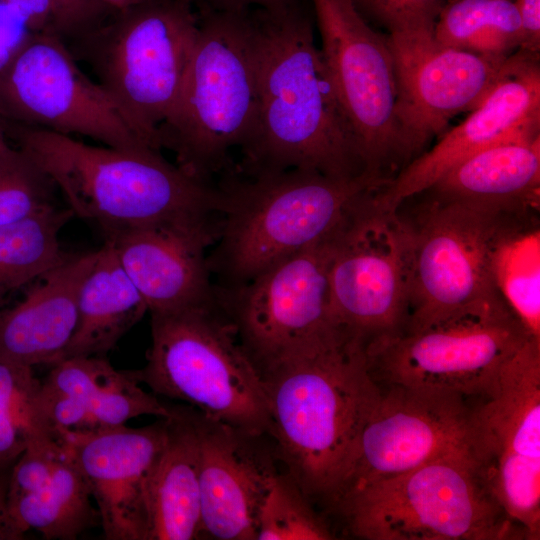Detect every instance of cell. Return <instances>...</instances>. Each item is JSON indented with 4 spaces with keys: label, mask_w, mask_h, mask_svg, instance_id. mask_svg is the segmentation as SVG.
Returning a JSON list of instances; mask_svg holds the SVG:
<instances>
[{
    "label": "cell",
    "mask_w": 540,
    "mask_h": 540,
    "mask_svg": "<svg viewBox=\"0 0 540 540\" xmlns=\"http://www.w3.org/2000/svg\"><path fill=\"white\" fill-rule=\"evenodd\" d=\"M247 24L257 112L235 169L302 168L337 179L369 173L315 43L310 0L279 11L247 9Z\"/></svg>",
    "instance_id": "cell-1"
},
{
    "label": "cell",
    "mask_w": 540,
    "mask_h": 540,
    "mask_svg": "<svg viewBox=\"0 0 540 540\" xmlns=\"http://www.w3.org/2000/svg\"><path fill=\"white\" fill-rule=\"evenodd\" d=\"M260 372L288 475L309 499L334 507L381 393L364 343L335 330Z\"/></svg>",
    "instance_id": "cell-2"
},
{
    "label": "cell",
    "mask_w": 540,
    "mask_h": 540,
    "mask_svg": "<svg viewBox=\"0 0 540 540\" xmlns=\"http://www.w3.org/2000/svg\"><path fill=\"white\" fill-rule=\"evenodd\" d=\"M7 137L49 176L74 216L103 234L164 223H220L215 183L168 162L159 150L97 147L47 129L3 121Z\"/></svg>",
    "instance_id": "cell-3"
},
{
    "label": "cell",
    "mask_w": 540,
    "mask_h": 540,
    "mask_svg": "<svg viewBox=\"0 0 540 540\" xmlns=\"http://www.w3.org/2000/svg\"><path fill=\"white\" fill-rule=\"evenodd\" d=\"M219 177L220 226L208 263L227 289L335 237L386 183L369 173L337 179L302 168L246 175L234 165Z\"/></svg>",
    "instance_id": "cell-4"
},
{
    "label": "cell",
    "mask_w": 540,
    "mask_h": 540,
    "mask_svg": "<svg viewBox=\"0 0 540 540\" xmlns=\"http://www.w3.org/2000/svg\"><path fill=\"white\" fill-rule=\"evenodd\" d=\"M198 32L179 97L158 136L176 164L214 183L234 164L230 152L249 140L256 119L257 88L247 9L198 8Z\"/></svg>",
    "instance_id": "cell-5"
},
{
    "label": "cell",
    "mask_w": 540,
    "mask_h": 540,
    "mask_svg": "<svg viewBox=\"0 0 540 540\" xmlns=\"http://www.w3.org/2000/svg\"><path fill=\"white\" fill-rule=\"evenodd\" d=\"M218 298L151 313V347L142 369L129 370L155 395L188 403L203 416L254 436L271 420L262 374Z\"/></svg>",
    "instance_id": "cell-6"
},
{
    "label": "cell",
    "mask_w": 540,
    "mask_h": 540,
    "mask_svg": "<svg viewBox=\"0 0 540 540\" xmlns=\"http://www.w3.org/2000/svg\"><path fill=\"white\" fill-rule=\"evenodd\" d=\"M348 531L366 540L526 539L469 452L373 482L339 501Z\"/></svg>",
    "instance_id": "cell-7"
},
{
    "label": "cell",
    "mask_w": 540,
    "mask_h": 540,
    "mask_svg": "<svg viewBox=\"0 0 540 540\" xmlns=\"http://www.w3.org/2000/svg\"><path fill=\"white\" fill-rule=\"evenodd\" d=\"M193 0H142L78 43L120 112L150 146L180 94L198 32Z\"/></svg>",
    "instance_id": "cell-8"
},
{
    "label": "cell",
    "mask_w": 540,
    "mask_h": 540,
    "mask_svg": "<svg viewBox=\"0 0 540 540\" xmlns=\"http://www.w3.org/2000/svg\"><path fill=\"white\" fill-rule=\"evenodd\" d=\"M421 193L426 199L417 214L408 217L395 209L407 267L408 317L403 331L499 294L492 275L494 248L516 219L539 212L504 211Z\"/></svg>",
    "instance_id": "cell-9"
},
{
    "label": "cell",
    "mask_w": 540,
    "mask_h": 540,
    "mask_svg": "<svg viewBox=\"0 0 540 540\" xmlns=\"http://www.w3.org/2000/svg\"><path fill=\"white\" fill-rule=\"evenodd\" d=\"M532 337L500 294L419 329L365 345L379 386L402 385L482 397L502 365Z\"/></svg>",
    "instance_id": "cell-10"
},
{
    "label": "cell",
    "mask_w": 540,
    "mask_h": 540,
    "mask_svg": "<svg viewBox=\"0 0 540 540\" xmlns=\"http://www.w3.org/2000/svg\"><path fill=\"white\" fill-rule=\"evenodd\" d=\"M470 408L469 450L487 487L526 539L540 537V339L530 338Z\"/></svg>",
    "instance_id": "cell-11"
},
{
    "label": "cell",
    "mask_w": 540,
    "mask_h": 540,
    "mask_svg": "<svg viewBox=\"0 0 540 540\" xmlns=\"http://www.w3.org/2000/svg\"><path fill=\"white\" fill-rule=\"evenodd\" d=\"M322 54L367 171L388 182L402 168L395 118L397 82L388 35L353 0H310Z\"/></svg>",
    "instance_id": "cell-12"
},
{
    "label": "cell",
    "mask_w": 540,
    "mask_h": 540,
    "mask_svg": "<svg viewBox=\"0 0 540 540\" xmlns=\"http://www.w3.org/2000/svg\"><path fill=\"white\" fill-rule=\"evenodd\" d=\"M0 117L86 136L115 149H155L106 91L82 72L62 37L53 32L35 33L0 72Z\"/></svg>",
    "instance_id": "cell-13"
},
{
    "label": "cell",
    "mask_w": 540,
    "mask_h": 540,
    "mask_svg": "<svg viewBox=\"0 0 540 540\" xmlns=\"http://www.w3.org/2000/svg\"><path fill=\"white\" fill-rule=\"evenodd\" d=\"M372 192L334 242L330 313L334 326L364 343L402 332L408 317L405 241L396 210Z\"/></svg>",
    "instance_id": "cell-14"
},
{
    "label": "cell",
    "mask_w": 540,
    "mask_h": 540,
    "mask_svg": "<svg viewBox=\"0 0 540 540\" xmlns=\"http://www.w3.org/2000/svg\"><path fill=\"white\" fill-rule=\"evenodd\" d=\"M338 234L273 264L240 286L216 292L259 370L338 329L331 318L329 288Z\"/></svg>",
    "instance_id": "cell-15"
},
{
    "label": "cell",
    "mask_w": 540,
    "mask_h": 540,
    "mask_svg": "<svg viewBox=\"0 0 540 540\" xmlns=\"http://www.w3.org/2000/svg\"><path fill=\"white\" fill-rule=\"evenodd\" d=\"M387 35L397 82L395 118L403 168L455 115L473 110L485 99L508 57L442 45L433 31Z\"/></svg>",
    "instance_id": "cell-16"
},
{
    "label": "cell",
    "mask_w": 540,
    "mask_h": 540,
    "mask_svg": "<svg viewBox=\"0 0 540 540\" xmlns=\"http://www.w3.org/2000/svg\"><path fill=\"white\" fill-rule=\"evenodd\" d=\"M380 388L334 507L345 496L373 482L445 455L470 453V407L466 397L402 385Z\"/></svg>",
    "instance_id": "cell-17"
},
{
    "label": "cell",
    "mask_w": 540,
    "mask_h": 540,
    "mask_svg": "<svg viewBox=\"0 0 540 540\" xmlns=\"http://www.w3.org/2000/svg\"><path fill=\"white\" fill-rule=\"evenodd\" d=\"M540 135L539 53L518 49L485 99L429 150L411 160L374 194L378 206L395 210L453 167L493 145Z\"/></svg>",
    "instance_id": "cell-18"
},
{
    "label": "cell",
    "mask_w": 540,
    "mask_h": 540,
    "mask_svg": "<svg viewBox=\"0 0 540 540\" xmlns=\"http://www.w3.org/2000/svg\"><path fill=\"white\" fill-rule=\"evenodd\" d=\"M88 484L108 540H148V485L167 438V418L141 428L58 431Z\"/></svg>",
    "instance_id": "cell-19"
},
{
    "label": "cell",
    "mask_w": 540,
    "mask_h": 540,
    "mask_svg": "<svg viewBox=\"0 0 540 540\" xmlns=\"http://www.w3.org/2000/svg\"><path fill=\"white\" fill-rule=\"evenodd\" d=\"M218 231L217 224L164 223L104 236L151 314L216 300L206 249Z\"/></svg>",
    "instance_id": "cell-20"
},
{
    "label": "cell",
    "mask_w": 540,
    "mask_h": 540,
    "mask_svg": "<svg viewBox=\"0 0 540 540\" xmlns=\"http://www.w3.org/2000/svg\"><path fill=\"white\" fill-rule=\"evenodd\" d=\"M199 438L203 535L256 540L263 499L278 472L254 436L193 409Z\"/></svg>",
    "instance_id": "cell-21"
},
{
    "label": "cell",
    "mask_w": 540,
    "mask_h": 540,
    "mask_svg": "<svg viewBox=\"0 0 540 540\" xmlns=\"http://www.w3.org/2000/svg\"><path fill=\"white\" fill-rule=\"evenodd\" d=\"M97 256L98 250L69 255L17 305L0 311V357L30 367L61 359L77 327L82 283Z\"/></svg>",
    "instance_id": "cell-22"
},
{
    "label": "cell",
    "mask_w": 540,
    "mask_h": 540,
    "mask_svg": "<svg viewBox=\"0 0 540 540\" xmlns=\"http://www.w3.org/2000/svg\"><path fill=\"white\" fill-rule=\"evenodd\" d=\"M148 540L203 535L199 438L192 408L175 407L147 492Z\"/></svg>",
    "instance_id": "cell-23"
},
{
    "label": "cell",
    "mask_w": 540,
    "mask_h": 540,
    "mask_svg": "<svg viewBox=\"0 0 540 540\" xmlns=\"http://www.w3.org/2000/svg\"><path fill=\"white\" fill-rule=\"evenodd\" d=\"M425 191L504 211H539L540 135L486 148L453 167Z\"/></svg>",
    "instance_id": "cell-24"
},
{
    "label": "cell",
    "mask_w": 540,
    "mask_h": 540,
    "mask_svg": "<svg viewBox=\"0 0 540 540\" xmlns=\"http://www.w3.org/2000/svg\"><path fill=\"white\" fill-rule=\"evenodd\" d=\"M146 312L143 297L105 243L82 283L77 327L60 360L105 355Z\"/></svg>",
    "instance_id": "cell-25"
},
{
    "label": "cell",
    "mask_w": 540,
    "mask_h": 540,
    "mask_svg": "<svg viewBox=\"0 0 540 540\" xmlns=\"http://www.w3.org/2000/svg\"><path fill=\"white\" fill-rule=\"evenodd\" d=\"M51 366L43 382L81 403L97 430L140 416L169 418L175 412L146 392L129 370L115 369L103 356L70 357Z\"/></svg>",
    "instance_id": "cell-26"
},
{
    "label": "cell",
    "mask_w": 540,
    "mask_h": 540,
    "mask_svg": "<svg viewBox=\"0 0 540 540\" xmlns=\"http://www.w3.org/2000/svg\"><path fill=\"white\" fill-rule=\"evenodd\" d=\"M62 442L64 451L50 476L33 490L7 499L17 540L31 530L45 539L71 540L100 524L86 479L70 448Z\"/></svg>",
    "instance_id": "cell-27"
},
{
    "label": "cell",
    "mask_w": 540,
    "mask_h": 540,
    "mask_svg": "<svg viewBox=\"0 0 540 540\" xmlns=\"http://www.w3.org/2000/svg\"><path fill=\"white\" fill-rule=\"evenodd\" d=\"M68 208L52 205L0 226V311L10 294L38 280L62 263V228L73 217Z\"/></svg>",
    "instance_id": "cell-28"
},
{
    "label": "cell",
    "mask_w": 540,
    "mask_h": 540,
    "mask_svg": "<svg viewBox=\"0 0 540 540\" xmlns=\"http://www.w3.org/2000/svg\"><path fill=\"white\" fill-rule=\"evenodd\" d=\"M492 275L504 301L540 339L539 212L519 217L502 233L492 254Z\"/></svg>",
    "instance_id": "cell-29"
},
{
    "label": "cell",
    "mask_w": 540,
    "mask_h": 540,
    "mask_svg": "<svg viewBox=\"0 0 540 540\" xmlns=\"http://www.w3.org/2000/svg\"><path fill=\"white\" fill-rule=\"evenodd\" d=\"M433 35L442 45L493 58L509 57L522 42L513 0H447Z\"/></svg>",
    "instance_id": "cell-30"
},
{
    "label": "cell",
    "mask_w": 540,
    "mask_h": 540,
    "mask_svg": "<svg viewBox=\"0 0 540 540\" xmlns=\"http://www.w3.org/2000/svg\"><path fill=\"white\" fill-rule=\"evenodd\" d=\"M33 367L0 357V470H11L34 441L56 435L40 402Z\"/></svg>",
    "instance_id": "cell-31"
},
{
    "label": "cell",
    "mask_w": 540,
    "mask_h": 540,
    "mask_svg": "<svg viewBox=\"0 0 540 540\" xmlns=\"http://www.w3.org/2000/svg\"><path fill=\"white\" fill-rule=\"evenodd\" d=\"M56 186L0 127V226L54 205Z\"/></svg>",
    "instance_id": "cell-32"
},
{
    "label": "cell",
    "mask_w": 540,
    "mask_h": 540,
    "mask_svg": "<svg viewBox=\"0 0 540 540\" xmlns=\"http://www.w3.org/2000/svg\"><path fill=\"white\" fill-rule=\"evenodd\" d=\"M334 536L309 498L287 475L277 474L261 504L256 540H328Z\"/></svg>",
    "instance_id": "cell-33"
},
{
    "label": "cell",
    "mask_w": 540,
    "mask_h": 540,
    "mask_svg": "<svg viewBox=\"0 0 540 540\" xmlns=\"http://www.w3.org/2000/svg\"><path fill=\"white\" fill-rule=\"evenodd\" d=\"M362 17L386 34L433 31L447 0H353Z\"/></svg>",
    "instance_id": "cell-34"
},
{
    "label": "cell",
    "mask_w": 540,
    "mask_h": 540,
    "mask_svg": "<svg viewBox=\"0 0 540 540\" xmlns=\"http://www.w3.org/2000/svg\"><path fill=\"white\" fill-rule=\"evenodd\" d=\"M37 32L19 8L0 1V72Z\"/></svg>",
    "instance_id": "cell-35"
},
{
    "label": "cell",
    "mask_w": 540,
    "mask_h": 540,
    "mask_svg": "<svg viewBox=\"0 0 540 540\" xmlns=\"http://www.w3.org/2000/svg\"><path fill=\"white\" fill-rule=\"evenodd\" d=\"M19 8L28 16L36 30L53 32L61 37L64 28L60 13L53 0H0Z\"/></svg>",
    "instance_id": "cell-36"
},
{
    "label": "cell",
    "mask_w": 540,
    "mask_h": 540,
    "mask_svg": "<svg viewBox=\"0 0 540 540\" xmlns=\"http://www.w3.org/2000/svg\"><path fill=\"white\" fill-rule=\"evenodd\" d=\"M60 13L64 35L80 36L90 29V22L99 10L92 0H53Z\"/></svg>",
    "instance_id": "cell-37"
},
{
    "label": "cell",
    "mask_w": 540,
    "mask_h": 540,
    "mask_svg": "<svg viewBox=\"0 0 540 540\" xmlns=\"http://www.w3.org/2000/svg\"><path fill=\"white\" fill-rule=\"evenodd\" d=\"M519 14L522 42L521 50L539 53L540 0H513Z\"/></svg>",
    "instance_id": "cell-38"
},
{
    "label": "cell",
    "mask_w": 540,
    "mask_h": 540,
    "mask_svg": "<svg viewBox=\"0 0 540 540\" xmlns=\"http://www.w3.org/2000/svg\"><path fill=\"white\" fill-rule=\"evenodd\" d=\"M307 0H193L200 9L213 11H242L251 8L279 11L288 9Z\"/></svg>",
    "instance_id": "cell-39"
},
{
    "label": "cell",
    "mask_w": 540,
    "mask_h": 540,
    "mask_svg": "<svg viewBox=\"0 0 540 540\" xmlns=\"http://www.w3.org/2000/svg\"><path fill=\"white\" fill-rule=\"evenodd\" d=\"M11 470H0V540H17L7 508L8 482Z\"/></svg>",
    "instance_id": "cell-40"
},
{
    "label": "cell",
    "mask_w": 540,
    "mask_h": 540,
    "mask_svg": "<svg viewBox=\"0 0 540 540\" xmlns=\"http://www.w3.org/2000/svg\"><path fill=\"white\" fill-rule=\"evenodd\" d=\"M97 4H106L108 6H111L113 8H116L118 10L124 11L127 10L138 3H140L142 0H92Z\"/></svg>",
    "instance_id": "cell-41"
},
{
    "label": "cell",
    "mask_w": 540,
    "mask_h": 540,
    "mask_svg": "<svg viewBox=\"0 0 540 540\" xmlns=\"http://www.w3.org/2000/svg\"><path fill=\"white\" fill-rule=\"evenodd\" d=\"M3 119L0 117V127L2 126Z\"/></svg>",
    "instance_id": "cell-42"
}]
</instances>
